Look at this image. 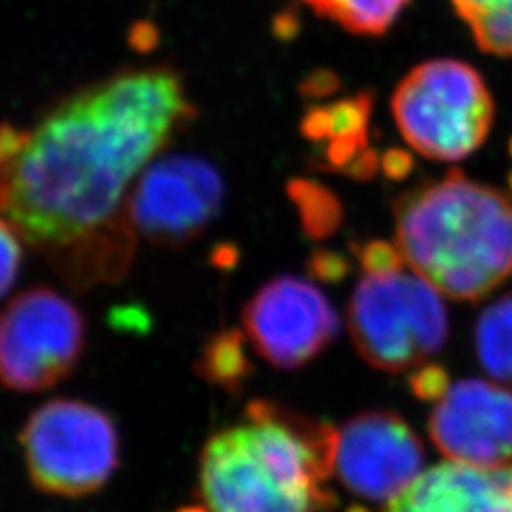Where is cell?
Instances as JSON below:
<instances>
[{"label": "cell", "mask_w": 512, "mask_h": 512, "mask_svg": "<svg viewBox=\"0 0 512 512\" xmlns=\"http://www.w3.org/2000/svg\"><path fill=\"white\" fill-rule=\"evenodd\" d=\"M181 76L164 67L114 74L23 129L2 171L4 213L74 283L126 272L128 190L192 116Z\"/></svg>", "instance_id": "cell-1"}, {"label": "cell", "mask_w": 512, "mask_h": 512, "mask_svg": "<svg viewBox=\"0 0 512 512\" xmlns=\"http://www.w3.org/2000/svg\"><path fill=\"white\" fill-rule=\"evenodd\" d=\"M247 423L207 440L200 492L209 512H317L330 505L338 433L277 404L258 401Z\"/></svg>", "instance_id": "cell-2"}, {"label": "cell", "mask_w": 512, "mask_h": 512, "mask_svg": "<svg viewBox=\"0 0 512 512\" xmlns=\"http://www.w3.org/2000/svg\"><path fill=\"white\" fill-rule=\"evenodd\" d=\"M395 247L440 294L476 302L512 275V200L452 169L393 205Z\"/></svg>", "instance_id": "cell-3"}, {"label": "cell", "mask_w": 512, "mask_h": 512, "mask_svg": "<svg viewBox=\"0 0 512 512\" xmlns=\"http://www.w3.org/2000/svg\"><path fill=\"white\" fill-rule=\"evenodd\" d=\"M404 141L421 156L458 162L486 141L494 99L475 67L437 59L414 67L391 99Z\"/></svg>", "instance_id": "cell-4"}, {"label": "cell", "mask_w": 512, "mask_h": 512, "mask_svg": "<svg viewBox=\"0 0 512 512\" xmlns=\"http://www.w3.org/2000/svg\"><path fill=\"white\" fill-rule=\"evenodd\" d=\"M348 323L361 357L385 372L425 363L448 338L439 291L404 266L365 274L351 296Z\"/></svg>", "instance_id": "cell-5"}, {"label": "cell", "mask_w": 512, "mask_h": 512, "mask_svg": "<svg viewBox=\"0 0 512 512\" xmlns=\"http://www.w3.org/2000/svg\"><path fill=\"white\" fill-rule=\"evenodd\" d=\"M21 450L27 473L44 494L99 492L120 461V437L107 412L73 399L42 404L25 421Z\"/></svg>", "instance_id": "cell-6"}, {"label": "cell", "mask_w": 512, "mask_h": 512, "mask_svg": "<svg viewBox=\"0 0 512 512\" xmlns=\"http://www.w3.org/2000/svg\"><path fill=\"white\" fill-rule=\"evenodd\" d=\"M84 346L82 311L54 289H29L0 311V384L19 393L55 387L73 374Z\"/></svg>", "instance_id": "cell-7"}, {"label": "cell", "mask_w": 512, "mask_h": 512, "mask_svg": "<svg viewBox=\"0 0 512 512\" xmlns=\"http://www.w3.org/2000/svg\"><path fill=\"white\" fill-rule=\"evenodd\" d=\"M224 202L219 169L192 154H173L148 165L129 190L126 217L148 243L177 247L198 238Z\"/></svg>", "instance_id": "cell-8"}, {"label": "cell", "mask_w": 512, "mask_h": 512, "mask_svg": "<svg viewBox=\"0 0 512 512\" xmlns=\"http://www.w3.org/2000/svg\"><path fill=\"white\" fill-rule=\"evenodd\" d=\"M245 336L270 365L298 368L329 346L340 330L329 300L308 281H268L243 310Z\"/></svg>", "instance_id": "cell-9"}, {"label": "cell", "mask_w": 512, "mask_h": 512, "mask_svg": "<svg viewBox=\"0 0 512 512\" xmlns=\"http://www.w3.org/2000/svg\"><path fill=\"white\" fill-rule=\"evenodd\" d=\"M423 446L406 421L391 412H366L338 433L334 469L353 494L393 501L421 475Z\"/></svg>", "instance_id": "cell-10"}, {"label": "cell", "mask_w": 512, "mask_h": 512, "mask_svg": "<svg viewBox=\"0 0 512 512\" xmlns=\"http://www.w3.org/2000/svg\"><path fill=\"white\" fill-rule=\"evenodd\" d=\"M429 433L452 461L505 465L512 459V393L480 380L452 385L429 418Z\"/></svg>", "instance_id": "cell-11"}, {"label": "cell", "mask_w": 512, "mask_h": 512, "mask_svg": "<svg viewBox=\"0 0 512 512\" xmlns=\"http://www.w3.org/2000/svg\"><path fill=\"white\" fill-rule=\"evenodd\" d=\"M385 512H512V465L450 459L421 473Z\"/></svg>", "instance_id": "cell-12"}, {"label": "cell", "mask_w": 512, "mask_h": 512, "mask_svg": "<svg viewBox=\"0 0 512 512\" xmlns=\"http://www.w3.org/2000/svg\"><path fill=\"white\" fill-rule=\"evenodd\" d=\"M374 93L363 92L329 107H311L302 118V135L317 145L361 141L368 143Z\"/></svg>", "instance_id": "cell-13"}, {"label": "cell", "mask_w": 512, "mask_h": 512, "mask_svg": "<svg viewBox=\"0 0 512 512\" xmlns=\"http://www.w3.org/2000/svg\"><path fill=\"white\" fill-rule=\"evenodd\" d=\"M476 357L501 384L512 385V293L482 311L475 329Z\"/></svg>", "instance_id": "cell-14"}, {"label": "cell", "mask_w": 512, "mask_h": 512, "mask_svg": "<svg viewBox=\"0 0 512 512\" xmlns=\"http://www.w3.org/2000/svg\"><path fill=\"white\" fill-rule=\"evenodd\" d=\"M319 18L353 35L378 37L393 25L410 0H304Z\"/></svg>", "instance_id": "cell-15"}, {"label": "cell", "mask_w": 512, "mask_h": 512, "mask_svg": "<svg viewBox=\"0 0 512 512\" xmlns=\"http://www.w3.org/2000/svg\"><path fill=\"white\" fill-rule=\"evenodd\" d=\"M482 52L512 55V0H450Z\"/></svg>", "instance_id": "cell-16"}, {"label": "cell", "mask_w": 512, "mask_h": 512, "mask_svg": "<svg viewBox=\"0 0 512 512\" xmlns=\"http://www.w3.org/2000/svg\"><path fill=\"white\" fill-rule=\"evenodd\" d=\"M247 336L238 330H224L215 334L202 349L198 374L211 384L236 391L251 372V363L245 351Z\"/></svg>", "instance_id": "cell-17"}, {"label": "cell", "mask_w": 512, "mask_h": 512, "mask_svg": "<svg viewBox=\"0 0 512 512\" xmlns=\"http://www.w3.org/2000/svg\"><path fill=\"white\" fill-rule=\"evenodd\" d=\"M289 194L298 205L306 230L313 236H325L340 220V203L336 196L321 184L293 181Z\"/></svg>", "instance_id": "cell-18"}, {"label": "cell", "mask_w": 512, "mask_h": 512, "mask_svg": "<svg viewBox=\"0 0 512 512\" xmlns=\"http://www.w3.org/2000/svg\"><path fill=\"white\" fill-rule=\"evenodd\" d=\"M19 238L12 222L0 219V298L14 287L21 270L23 249Z\"/></svg>", "instance_id": "cell-19"}, {"label": "cell", "mask_w": 512, "mask_h": 512, "mask_svg": "<svg viewBox=\"0 0 512 512\" xmlns=\"http://www.w3.org/2000/svg\"><path fill=\"white\" fill-rule=\"evenodd\" d=\"M359 260L365 268V274L389 272V270H397V268L406 266L399 249L389 243H382V241L366 243L365 247L359 251Z\"/></svg>", "instance_id": "cell-20"}, {"label": "cell", "mask_w": 512, "mask_h": 512, "mask_svg": "<svg viewBox=\"0 0 512 512\" xmlns=\"http://www.w3.org/2000/svg\"><path fill=\"white\" fill-rule=\"evenodd\" d=\"M412 391L420 399H440L448 391L446 372L439 366H425L412 378Z\"/></svg>", "instance_id": "cell-21"}, {"label": "cell", "mask_w": 512, "mask_h": 512, "mask_svg": "<svg viewBox=\"0 0 512 512\" xmlns=\"http://www.w3.org/2000/svg\"><path fill=\"white\" fill-rule=\"evenodd\" d=\"M340 76L329 69H317L300 84V95L306 99H325L340 90Z\"/></svg>", "instance_id": "cell-22"}, {"label": "cell", "mask_w": 512, "mask_h": 512, "mask_svg": "<svg viewBox=\"0 0 512 512\" xmlns=\"http://www.w3.org/2000/svg\"><path fill=\"white\" fill-rule=\"evenodd\" d=\"M412 167H414V158L401 148H391L382 156V169H384L385 177H389L393 181H401L404 177H408Z\"/></svg>", "instance_id": "cell-23"}, {"label": "cell", "mask_w": 512, "mask_h": 512, "mask_svg": "<svg viewBox=\"0 0 512 512\" xmlns=\"http://www.w3.org/2000/svg\"><path fill=\"white\" fill-rule=\"evenodd\" d=\"M311 268L323 279H338L348 270L346 262L340 256L332 255V253H315L311 258Z\"/></svg>", "instance_id": "cell-24"}, {"label": "cell", "mask_w": 512, "mask_h": 512, "mask_svg": "<svg viewBox=\"0 0 512 512\" xmlns=\"http://www.w3.org/2000/svg\"><path fill=\"white\" fill-rule=\"evenodd\" d=\"M4 202H6V196H4V181L0 177V211H4Z\"/></svg>", "instance_id": "cell-25"}, {"label": "cell", "mask_w": 512, "mask_h": 512, "mask_svg": "<svg viewBox=\"0 0 512 512\" xmlns=\"http://www.w3.org/2000/svg\"><path fill=\"white\" fill-rule=\"evenodd\" d=\"M179 512H207L205 509H200V507H188V509H181Z\"/></svg>", "instance_id": "cell-26"}, {"label": "cell", "mask_w": 512, "mask_h": 512, "mask_svg": "<svg viewBox=\"0 0 512 512\" xmlns=\"http://www.w3.org/2000/svg\"><path fill=\"white\" fill-rule=\"evenodd\" d=\"M509 186H511V190H512V173H511V177H509Z\"/></svg>", "instance_id": "cell-27"}, {"label": "cell", "mask_w": 512, "mask_h": 512, "mask_svg": "<svg viewBox=\"0 0 512 512\" xmlns=\"http://www.w3.org/2000/svg\"><path fill=\"white\" fill-rule=\"evenodd\" d=\"M509 148H511V156H512V139H511V145H509Z\"/></svg>", "instance_id": "cell-28"}]
</instances>
